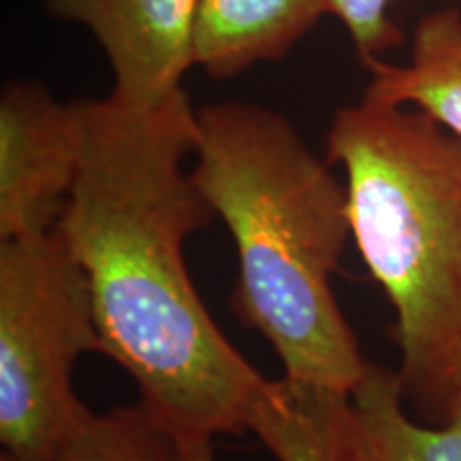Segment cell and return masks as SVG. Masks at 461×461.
Here are the masks:
<instances>
[{"label": "cell", "mask_w": 461, "mask_h": 461, "mask_svg": "<svg viewBox=\"0 0 461 461\" xmlns=\"http://www.w3.org/2000/svg\"><path fill=\"white\" fill-rule=\"evenodd\" d=\"M50 17L82 26L113 73L109 95L132 107L163 105L184 92L194 67L201 0H41Z\"/></svg>", "instance_id": "cell-6"}, {"label": "cell", "mask_w": 461, "mask_h": 461, "mask_svg": "<svg viewBox=\"0 0 461 461\" xmlns=\"http://www.w3.org/2000/svg\"><path fill=\"white\" fill-rule=\"evenodd\" d=\"M393 3L395 0H333V17L344 26L366 68L384 60V54L400 48L403 41V32L391 15Z\"/></svg>", "instance_id": "cell-11"}, {"label": "cell", "mask_w": 461, "mask_h": 461, "mask_svg": "<svg viewBox=\"0 0 461 461\" xmlns=\"http://www.w3.org/2000/svg\"><path fill=\"white\" fill-rule=\"evenodd\" d=\"M177 461H216L210 438L177 440Z\"/></svg>", "instance_id": "cell-12"}, {"label": "cell", "mask_w": 461, "mask_h": 461, "mask_svg": "<svg viewBox=\"0 0 461 461\" xmlns=\"http://www.w3.org/2000/svg\"><path fill=\"white\" fill-rule=\"evenodd\" d=\"M84 149L82 101L62 103L37 79L0 95V240L50 233L60 222Z\"/></svg>", "instance_id": "cell-5"}, {"label": "cell", "mask_w": 461, "mask_h": 461, "mask_svg": "<svg viewBox=\"0 0 461 461\" xmlns=\"http://www.w3.org/2000/svg\"><path fill=\"white\" fill-rule=\"evenodd\" d=\"M58 461H177V440L141 403L86 411Z\"/></svg>", "instance_id": "cell-10"}, {"label": "cell", "mask_w": 461, "mask_h": 461, "mask_svg": "<svg viewBox=\"0 0 461 461\" xmlns=\"http://www.w3.org/2000/svg\"><path fill=\"white\" fill-rule=\"evenodd\" d=\"M84 149L56 229L82 263L103 355L176 440L241 434L269 380L222 336L190 280L184 246L214 218L186 158L197 109L82 101Z\"/></svg>", "instance_id": "cell-1"}, {"label": "cell", "mask_w": 461, "mask_h": 461, "mask_svg": "<svg viewBox=\"0 0 461 461\" xmlns=\"http://www.w3.org/2000/svg\"><path fill=\"white\" fill-rule=\"evenodd\" d=\"M327 160L344 171L359 255L395 312L397 384L431 425L461 412V137L414 107H339Z\"/></svg>", "instance_id": "cell-3"}, {"label": "cell", "mask_w": 461, "mask_h": 461, "mask_svg": "<svg viewBox=\"0 0 461 461\" xmlns=\"http://www.w3.org/2000/svg\"><path fill=\"white\" fill-rule=\"evenodd\" d=\"M350 461H461V412L442 425L414 420L397 374L367 361L346 417Z\"/></svg>", "instance_id": "cell-9"}, {"label": "cell", "mask_w": 461, "mask_h": 461, "mask_svg": "<svg viewBox=\"0 0 461 461\" xmlns=\"http://www.w3.org/2000/svg\"><path fill=\"white\" fill-rule=\"evenodd\" d=\"M363 99L414 107L461 137V9L442 7L419 17L411 56L402 65L367 67Z\"/></svg>", "instance_id": "cell-8"}, {"label": "cell", "mask_w": 461, "mask_h": 461, "mask_svg": "<svg viewBox=\"0 0 461 461\" xmlns=\"http://www.w3.org/2000/svg\"><path fill=\"white\" fill-rule=\"evenodd\" d=\"M327 15H333V0H201L194 67L230 79L278 62Z\"/></svg>", "instance_id": "cell-7"}, {"label": "cell", "mask_w": 461, "mask_h": 461, "mask_svg": "<svg viewBox=\"0 0 461 461\" xmlns=\"http://www.w3.org/2000/svg\"><path fill=\"white\" fill-rule=\"evenodd\" d=\"M103 353L82 263L58 229L0 244V442L15 461H58L88 408L82 355Z\"/></svg>", "instance_id": "cell-4"}, {"label": "cell", "mask_w": 461, "mask_h": 461, "mask_svg": "<svg viewBox=\"0 0 461 461\" xmlns=\"http://www.w3.org/2000/svg\"><path fill=\"white\" fill-rule=\"evenodd\" d=\"M0 461H15V459H11L9 455H5V453H3V455H0Z\"/></svg>", "instance_id": "cell-13"}, {"label": "cell", "mask_w": 461, "mask_h": 461, "mask_svg": "<svg viewBox=\"0 0 461 461\" xmlns=\"http://www.w3.org/2000/svg\"><path fill=\"white\" fill-rule=\"evenodd\" d=\"M193 180L238 248L235 314L291 383L350 393L367 367L331 278L353 238L346 184L285 113L248 101L197 109Z\"/></svg>", "instance_id": "cell-2"}]
</instances>
